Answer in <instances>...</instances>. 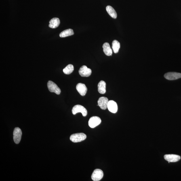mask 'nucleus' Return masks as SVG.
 I'll return each mask as SVG.
<instances>
[{"instance_id": "obj_12", "label": "nucleus", "mask_w": 181, "mask_h": 181, "mask_svg": "<svg viewBox=\"0 0 181 181\" xmlns=\"http://www.w3.org/2000/svg\"><path fill=\"white\" fill-rule=\"evenodd\" d=\"M107 108L110 112L112 113H116L118 110V106L117 103L113 100L109 101Z\"/></svg>"}, {"instance_id": "obj_6", "label": "nucleus", "mask_w": 181, "mask_h": 181, "mask_svg": "<svg viewBox=\"0 0 181 181\" xmlns=\"http://www.w3.org/2000/svg\"><path fill=\"white\" fill-rule=\"evenodd\" d=\"M101 120L98 117H93L90 118L88 122L89 126L92 128H95L97 126L100 124Z\"/></svg>"}, {"instance_id": "obj_2", "label": "nucleus", "mask_w": 181, "mask_h": 181, "mask_svg": "<svg viewBox=\"0 0 181 181\" xmlns=\"http://www.w3.org/2000/svg\"><path fill=\"white\" fill-rule=\"evenodd\" d=\"M47 87L49 90L51 92H53L57 95H60L61 91L56 84L52 81H49L48 82Z\"/></svg>"}, {"instance_id": "obj_15", "label": "nucleus", "mask_w": 181, "mask_h": 181, "mask_svg": "<svg viewBox=\"0 0 181 181\" xmlns=\"http://www.w3.org/2000/svg\"><path fill=\"white\" fill-rule=\"evenodd\" d=\"M106 84L103 81H101L98 84V91L101 94H104L106 93Z\"/></svg>"}, {"instance_id": "obj_13", "label": "nucleus", "mask_w": 181, "mask_h": 181, "mask_svg": "<svg viewBox=\"0 0 181 181\" xmlns=\"http://www.w3.org/2000/svg\"><path fill=\"white\" fill-rule=\"evenodd\" d=\"M49 23V27L51 28L55 29L58 27L60 25V21L59 18H54L51 19Z\"/></svg>"}, {"instance_id": "obj_11", "label": "nucleus", "mask_w": 181, "mask_h": 181, "mask_svg": "<svg viewBox=\"0 0 181 181\" xmlns=\"http://www.w3.org/2000/svg\"><path fill=\"white\" fill-rule=\"evenodd\" d=\"M76 89L82 96H84L87 91V88L85 85L81 83L78 84L76 86Z\"/></svg>"}, {"instance_id": "obj_10", "label": "nucleus", "mask_w": 181, "mask_h": 181, "mask_svg": "<svg viewBox=\"0 0 181 181\" xmlns=\"http://www.w3.org/2000/svg\"><path fill=\"white\" fill-rule=\"evenodd\" d=\"M109 102L108 99L105 97H102L99 98L98 101V105L102 110H105L107 108Z\"/></svg>"}, {"instance_id": "obj_5", "label": "nucleus", "mask_w": 181, "mask_h": 181, "mask_svg": "<svg viewBox=\"0 0 181 181\" xmlns=\"http://www.w3.org/2000/svg\"><path fill=\"white\" fill-rule=\"evenodd\" d=\"M13 135H14V141L15 143L18 144L20 142L22 136V131L21 129L19 127H16L14 129V132H13Z\"/></svg>"}, {"instance_id": "obj_18", "label": "nucleus", "mask_w": 181, "mask_h": 181, "mask_svg": "<svg viewBox=\"0 0 181 181\" xmlns=\"http://www.w3.org/2000/svg\"><path fill=\"white\" fill-rule=\"evenodd\" d=\"M120 48V43L116 40H114L112 43V48L114 53H117L119 52Z\"/></svg>"}, {"instance_id": "obj_17", "label": "nucleus", "mask_w": 181, "mask_h": 181, "mask_svg": "<svg viewBox=\"0 0 181 181\" xmlns=\"http://www.w3.org/2000/svg\"><path fill=\"white\" fill-rule=\"evenodd\" d=\"M74 34L73 30L69 29L62 31L60 34V36L61 38H64L68 36L73 35Z\"/></svg>"}, {"instance_id": "obj_9", "label": "nucleus", "mask_w": 181, "mask_h": 181, "mask_svg": "<svg viewBox=\"0 0 181 181\" xmlns=\"http://www.w3.org/2000/svg\"><path fill=\"white\" fill-rule=\"evenodd\" d=\"M164 158L169 162H175L180 160V156L174 154H167L164 155Z\"/></svg>"}, {"instance_id": "obj_3", "label": "nucleus", "mask_w": 181, "mask_h": 181, "mask_svg": "<svg viewBox=\"0 0 181 181\" xmlns=\"http://www.w3.org/2000/svg\"><path fill=\"white\" fill-rule=\"evenodd\" d=\"M72 112L74 115L81 112L83 117H86L87 114V111L86 109L84 107L80 105H77L74 107L72 109Z\"/></svg>"}, {"instance_id": "obj_1", "label": "nucleus", "mask_w": 181, "mask_h": 181, "mask_svg": "<svg viewBox=\"0 0 181 181\" xmlns=\"http://www.w3.org/2000/svg\"><path fill=\"white\" fill-rule=\"evenodd\" d=\"M86 138V134L83 133H79L72 135L70 137V139L72 142L78 143L85 140Z\"/></svg>"}, {"instance_id": "obj_19", "label": "nucleus", "mask_w": 181, "mask_h": 181, "mask_svg": "<svg viewBox=\"0 0 181 181\" xmlns=\"http://www.w3.org/2000/svg\"><path fill=\"white\" fill-rule=\"evenodd\" d=\"M74 70V66L72 64H69L64 68L63 71L64 74H66V75H69L73 72Z\"/></svg>"}, {"instance_id": "obj_7", "label": "nucleus", "mask_w": 181, "mask_h": 181, "mask_svg": "<svg viewBox=\"0 0 181 181\" xmlns=\"http://www.w3.org/2000/svg\"><path fill=\"white\" fill-rule=\"evenodd\" d=\"M79 74L82 77H88L91 75L92 70L85 66H82L80 68Z\"/></svg>"}, {"instance_id": "obj_4", "label": "nucleus", "mask_w": 181, "mask_h": 181, "mask_svg": "<svg viewBox=\"0 0 181 181\" xmlns=\"http://www.w3.org/2000/svg\"><path fill=\"white\" fill-rule=\"evenodd\" d=\"M104 176L103 172L100 169H96L93 171L91 178L94 181H99L101 180Z\"/></svg>"}, {"instance_id": "obj_14", "label": "nucleus", "mask_w": 181, "mask_h": 181, "mask_svg": "<svg viewBox=\"0 0 181 181\" xmlns=\"http://www.w3.org/2000/svg\"><path fill=\"white\" fill-rule=\"evenodd\" d=\"M103 51L105 54L108 56H111L112 54V51L109 44L106 42L103 45Z\"/></svg>"}, {"instance_id": "obj_8", "label": "nucleus", "mask_w": 181, "mask_h": 181, "mask_svg": "<svg viewBox=\"0 0 181 181\" xmlns=\"http://www.w3.org/2000/svg\"><path fill=\"white\" fill-rule=\"evenodd\" d=\"M165 79L169 80H174L181 78V74L176 72H169L165 74Z\"/></svg>"}, {"instance_id": "obj_16", "label": "nucleus", "mask_w": 181, "mask_h": 181, "mask_svg": "<svg viewBox=\"0 0 181 181\" xmlns=\"http://www.w3.org/2000/svg\"><path fill=\"white\" fill-rule=\"evenodd\" d=\"M106 10L109 15L113 19H116L117 17V13L114 9L110 6L108 5L106 7Z\"/></svg>"}]
</instances>
